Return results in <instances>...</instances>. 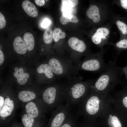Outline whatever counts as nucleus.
Wrapping results in <instances>:
<instances>
[{"label": "nucleus", "instance_id": "f257e3e1", "mask_svg": "<svg viewBox=\"0 0 127 127\" xmlns=\"http://www.w3.org/2000/svg\"><path fill=\"white\" fill-rule=\"evenodd\" d=\"M111 99L109 94L88 93L78 104L77 113L85 120L96 121L111 104Z\"/></svg>", "mask_w": 127, "mask_h": 127}, {"label": "nucleus", "instance_id": "f03ea898", "mask_svg": "<svg viewBox=\"0 0 127 127\" xmlns=\"http://www.w3.org/2000/svg\"><path fill=\"white\" fill-rule=\"evenodd\" d=\"M61 82L64 100L71 106L80 103L88 94L96 79L83 81L82 77L71 75Z\"/></svg>", "mask_w": 127, "mask_h": 127}, {"label": "nucleus", "instance_id": "7ed1b4c3", "mask_svg": "<svg viewBox=\"0 0 127 127\" xmlns=\"http://www.w3.org/2000/svg\"><path fill=\"white\" fill-rule=\"evenodd\" d=\"M119 69L115 62L110 61L91 86L88 93L109 94L119 82Z\"/></svg>", "mask_w": 127, "mask_h": 127}, {"label": "nucleus", "instance_id": "20e7f679", "mask_svg": "<svg viewBox=\"0 0 127 127\" xmlns=\"http://www.w3.org/2000/svg\"><path fill=\"white\" fill-rule=\"evenodd\" d=\"M51 56L48 59L47 64L59 80L70 75H79L68 56L59 53Z\"/></svg>", "mask_w": 127, "mask_h": 127}, {"label": "nucleus", "instance_id": "39448f33", "mask_svg": "<svg viewBox=\"0 0 127 127\" xmlns=\"http://www.w3.org/2000/svg\"><path fill=\"white\" fill-rule=\"evenodd\" d=\"M103 56L102 52L88 54L78 64L74 65V68L78 71L84 70L95 72H102L107 65L104 61Z\"/></svg>", "mask_w": 127, "mask_h": 127}, {"label": "nucleus", "instance_id": "423d86ee", "mask_svg": "<svg viewBox=\"0 0 127 127\" xmlns=\"http://www.w3.org/2000/svg\"><path fill=\"white\" fill-rule=\"evenodd\" d=\"M42 98L45 106L51 109L65 100L61 82L58 81L46 88L42 93Z\"/></svg>", "mask_w": 127, "mask_h": 127}, {"label": "nucleus", "instance_id": "0eeeda50", "mask_svg": "<svg viewBox=\"0 0 127 127\" xmlns=\"http://www.w3.org/2000/svg\"><path fill=\"white\" fill-rule=\"evenodd\" d=\"M68 44L72 50L68 56L73 65L79 62L82 56L90 54L87 52V47L85 42L77 38L72 37L69 38Z\"/></svg>", "mask_w": 127, "mask_h": 127}, {"label": "nucleus", "instance_id": "6e6552de", "mask_svg": "<svg viewBox=\"0 0 127 127\" xmlns=\"http://www.w3.org/2000/svg\"><path fill=\"white\" fill-rule=\"evenodd\" d=\"M71 107L67 103L58 104L54 111L47 127H60L72 113Z\"/></svg>", "mask_w": 127, "mask_h": 127}, {"label": "nucleus", "instance_id": "1a4fd4ad", "mask_svg": "<svg viewBox=\"0 0 127 127\" xmlns=\"http://www.w3.org/2000/svg\"><path fill=\"white\" fill-rule=\"evenodd\" d=\"M14 108L13 101L10 98H6L4 100V104L2 107L0 108V115L4 120L5 118L10 115Z\"/></svg>", "mask_w": 127, "mask_h": 127}, {"label": "nucleus", "instance_id": "9d476101", "mask_svg": "<svg viewBox=\"0 0 127 127\" xmlns=\"http://www.w3.org/2000/svg\"><path fill=\"white\" fill-rule=\"evenodd\" d=\"M109 31L107 28L101 27L98 28L91 37V40L95 44L100 45L102 40L107 39L106 36L109 34Z\"/></svg>", "mask_w": 127, "mask_h": 127}, {"label": "nucleus", "instance_id": "9b49d317", "mask_svg": "<svg viewBox=\"0 0 127 127\" xmlns=\"http://www.w3.org/2000/svg\"><path fill=\"white\" fill-rule=\"evenodd\" d=\"M37 71L39 73L44 74L49 82L54 81L56 78L58 79L50 69L47 63L40 64L37 68Z\"/></svg>", "mask_w": 127, "mask_h": 127}, {"label": "nucleus", "instance_id": "f8f14e48", "mask_svg": "<svg viewBox=\"0 0 127 127\" xmlns=\"http://www.w3.org/2000/svg\"><path fill=\"white\" fill-rule=\"evenodd\" d=\"M22 6L25 12L29 16L35 17L38 16V12L36 7L30 1H24L22 3Z\"/></svg>", "mask_w": 127, "mask_h": 127}, {"label": "nucleus", "instance_id": "ddd939ff", "mask_svg": "<svg viewBox=\"0 0 127 127\" xmlns=\"http://www.w3.org/2000/svg\"><path fill=\"white\" fill-rule=\"evenodd\" d=\"M13 45L14 50L18 54H24L27 52V48L25 44L20 37H17L14 39Z\"/></svg>", "mask_w": 127, "mask_h": 127}, {"label": "nucleus", "instance_id": "4468645a", "mask_svg": "<svg viewBox=\"0 0 127 127\" xmlns=\"http://www.w3.org/2000/svg\"><path fill=\"white\" fill-rule=\"evenodd\" d=\"M15 72L13 73L14 76L16 78L18 83L21 85L25 84L29 77V74L27 73H24L23 68L21 67L19 68L17 67L14 69Z\"/></svg>", "mask_w": 127, "mask_h": 127}, {"label": "nucleus", "instance_id": "2eb2a0df", "mask_svg": "<svg viewBox=\"0 0 127 127\" xmlns=\"http://www.w3.org/2000/svg\"><path fill=\"white\" fill-rule=\"evenodd\" d=\"M86 14L88 17L91 19L94 23H97L99 21L100 16L99 10L96 5H91L87 10Z\"/></svg>", "mask_w": 127, "mask_h": 127}, {"label": "nucleus", "instance_id": "dca6fc26", "mask_svg": "<svg viewBox=\"0 0 127 127\" xmlns=\"http://www.w3.org/2000/svg\"><path fill=\"white\" fill-rule=\"evenodd\" d=\"M78 114H74L72 113L66 119L60 127H79L78 122Z\"/></svg>", "mask_w": 127, "mask_h": 127}, {"label": "nucleus", "instance_id": "f3484780", "mask_svg": "<svg viewBox=\"0 0 127 127\" xmlns=\"http://www.w3.org/2000/svg\"><path fill=\"white\" fill-rule=\"evenodd\" d=\"M25 110L27 114L34 118L36 117L39 115L38 109L35 103L33 102H29L26 104Z\"/></svg>", "mask_w": 127, "mask_h": 127}, {"label": "nucleus", "instance_id": "a211bd4d", "mask_svg": "<svg viewBox=\"0 0 127 127\" xmlns=\"http://www.w3.org/2000/svg\"><path fill=\"white\" fill-rule=\"evenodd\" d=\"M18 97L22 102H28L34 99L36 97V95L34 93L29 91H22L19 93Z\"/></svg>", "mask_w": 127, "mask_h": 127}, {"label": "nucleus", "instance_id": "6ab92c4d", "mask_svg": "<svg viewBox=\"0 0 127 127\" xmlns=\"http://www.w3.org/2000/svg\"><path fill=\"white\" fill-rule=\"evenodd\" d=\"M23 39L27 50L29 51L32 50L35 45L34 39L32 34L29 32H26L24 35Z\"/></svg>", "mask_w": 127, "mask_h": 127}, {"label": "nucleus", "instance_id": "aec40b11", "mask_svg": "<svg viewBox=\"0 0 127 127\" xmlns=\"http://www.w3.org/2000/svg\"><path fill=\"white\" fill-rule=\"evenodd\" d=\"M61 23L63 25H65L70 22L76 23L79 21L76 16L72 14L62 16L60 18Z\"/></svg>", "mask_w": 127, "mask_h": 127}, {"label": "nucleus", "instance_id": "412c9836", "mask_svg": "<svg viewBox=\"0 0 127 127\" xmlns=\"http://www.w3.org/2000/svg\"><path fill=\"white\" fill-rule=\"evenodd\" d=\"M34 118L28 114L24 115L22 118V121L24 127H34L35 125Z\"/></svg>", "mask_w": 127, "mask_h": 127}, {"label": "nucleus", "instance_id": "4be33fe9", "mask_svg": "<svg viewBox=\"0 0 127 127\" xmlns=\"http://www.w3.org/2000/svg\"><path fill=\"white\" fill-rule=\"evenodd\" d=\"M43 38L44 42L46 44H49L52 43L53 39V32L51 29L48 28L45 30Z\"/></svg>", "mask_w": 127, "mask_h": 127}, {"label": "nucleus", "instance_id": "5701e85b", "mask_svg": "<svg viewBox=\"0 0 127 127\" xmlns=\"http://www.w3.org/2000/svg\"><path fill=\"white\" fill-rule=\"evenodd\" d=\"M53 39L55 42H58L61 39L65 38L66 34L59 28H56L53 32Z\"/></svg>", "mask_w": 127, "mask_h": 127}, {"label": "nucleus", "instance_id": "b1692460", "mask_svg": "<svg viewBox=\"0 0 127 127\" xmlns=\"http://www.w3.org/2000/svg\"><path fill=\"white\" fill-rule=\"evenodd\" d=\"M61 2L63 5L72 8L78 4L79 1L77 0H62Z\"/></svg>", "mask_w": 127, "mask_h": 127}, {"label": "nucleus", "instance_id": "393cba45", "mask_svg": "<svg viewBox=\"0 0 127 127\" xmlns=\"http://www.w3.org/2000/svg\"><path fill=\"white\" fill-rule=\"evenodd\" d=\"M116 24L118 28L123 34H127V25L124 22L120 20H117Z\"/></svg>", "mask_w": 127, "mask_h": 127}, {"label": "nucleus", "instance_id": "a878e982", "mask_svg": "<svg viewBox=\"0 0 127 127\" xmlns=\"http://www.w3.org/2000/svg\"><path fill=\"white\" fill-rule=\"evenodd\" d=\"M116 47L119 48H127V39H123L117 42L115 45Z\"/></svg>", "mask_w": 127, "mask_h": 127}, {"label": "nucleus", "instance_id": "bb28decb", "mask_svg": "<svg viewBox=\"0 0 127 127\" xmlns=\"http://www.w3.org/2000/svg\"><path fill=\"white\" fill-rule=\"evenodd\" d=\"M62 10L63 13L62 16H66L71 14L72 9V8L63 5Z\"/></svg>", "mask_w": 127, "mask_h": 127}, {"label": "nucleus", "instance_id": "cd10ccee", "mask_svg": "<svg viewBox=\"0 0 127 127\" xmlns=\"http://www.w3.org/2000/svg\"><path fill=\"white\" fill-rule=\"evenodd\" d=\"M85 123L79 124V127H96L94 123L95 121H87L85 120Z\"/></svg>", "mask_w": 127, "mask_h": 127}, {"label": "nucleus", "instance_id": "c85d7f7f", "mask_svg": "<svg viewBox=\"0 0 127 127\" xmlns=\"http://www.w3.org/2000/svg\"><path fill=\"white\" fill-rule=\"evenodd\" d=\"M6 20L3 15L0 12V29L4 28L6 24Z\"/></svg>", "mask_w": 127, "mask_h": 127}, {"label": "nucleus", "instance_id": "c756f323", "mask_svg": "<svg viewBox=\"0 0 127 127\" xmlns=\"http://www.w3.org/2000/svg\"><path fill=\"white\" fill-rule=\"evenodd\" d=\"M51 21L48 19L46 18L44 19L42 22L41 26L42 27L44 28H47L50 25Z\"/></svg>", "mask_w": 127, "mask_h": 127}, {"label": "nucleus", "instance_id": "7c9ffc66", "mask_svg": "<svg viewBox=\"0 0 127 127\" xmlns=\"http://www.w3.org/2000/svg\"><path fill=\"white\" fill-rule=\"evenodd\" d=\"M120 2L122 7L124 8L127 9V0H121Z\"/></svg>", "mask_w": 127, "mask_h": 127}, {"label": "nucleus", "instance_id": "2f4dec72", "mask_svg": "<svg viewBox=\"0 0 127 127\" xmlns=\"http://www.w3.org/2000/svg\"><path fill=\"white\" fill-rule=\"evenodd\" d=\"M4 60V54L1 50H0V65L3 63Z\"/></svg>", "mask_w": 127, "mask_h": 127}, {"label": "nucleus", "instance_id": "473e14b6", "mask_svg": "<svg viewBox=\"0 0 127 127\" xmlns=\"http://www.w3.org/2000/svg\"><path fill=\"white\" fill-rule=\"evenodd\" d=\"M35 1L36 4L40 6H42L43 5L45 4L44 0H35Z\"/></svg>", "mask_w": 127, "mask_h": 127}, {"label": "nucleus", "instance_id": "72a5a7b5", "mask_svg": "<svg viewBox=\"0 0 127 127\" xmlns=\"http://www.w3.org/2000/svg\"><path fill=\"white\" fill-rule=\"evenodd\" d=\"M4 99L1 96H0V108H1L4 105Z\"/></svg>", "mask_w": 127, "mask_h": 127}, {"label": "nucleus", "instance_id": "f704fd0d", "mask_svg": "<svg viewBox=\"0 0 127 127\" xmlns=\"http://www.w3.org/2000/svg\"><path fill=\"white\" fill-rule=\"evenodd\" d=\"M2 48V46H1V45H0V50H1V49Z\"/></svg>", "mask_w": 127, "mask_h": 127}, {"label": "nucleus", "instance_id": "c9c22d12", "mask_svg": "<svg viewBox=\"0 0 127 127\" xmlns=\"http://www.w3.org/2000/svg\"><path fill=\"white\" fill-rule=\"evenodd\" d=\"M48 1V0H46V1Z\"/></svg>", "mask_w": 127, "mask_h": 127}]
</instances>
